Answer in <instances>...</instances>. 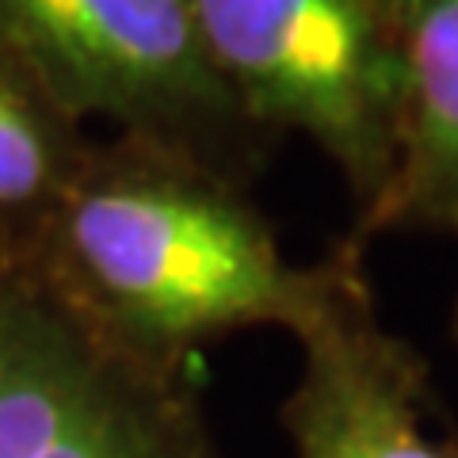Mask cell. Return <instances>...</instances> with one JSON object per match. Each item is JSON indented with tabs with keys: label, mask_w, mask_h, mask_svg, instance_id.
Here are the masks:
<instances>
[{
	"label": "cell",
	"mask_w": 458,
	"mask_h": 458,
	"mask_svg": "<svg viewBox=\"0 0 458 458\" xmlns=\"http://www.w3.org/2000/svg\"><path fill=\"white\" fill-rule=\"evenodd\" d=\"M23 267L114 352L191 370L229 333H294L333 279V252L291 264L245 183L111 134L92 138Z\"/></svg>",
	"instance_id": "6da1fadb"
},
{
	"label": "cell",
	"mask_w": 458,
	"mask_h": 458,
	"mask_svg": "<svg viewBox=\"0 0 458 458\" xmlns=\"http://www.w3.org/2000/svg\"><path fill=\"white\" fill-rule=\"evenodd\" d=\"M0 54L84 126L107 123L245 188L276 149L214 73L188 0H0Z\"/></svg>",
	"instance_id": "7a4b0ae2"
},
{
	"label": "cell",
	"mask_w": 458,
	"mask_h": 458,
	"mask_svg": "<svg viewBox=\"0 0 458 458\" xmlns=\"http://www.w3.org/2000/svg\"><path fill=\"white\" fill-rule=\"evenodd\" d=\"M199 42L267 138L302 134L363 222L397 165L401 65L390 0H188Z\"/></svg>",
	"instance_id": "3957f363"
},
{
	"label": "cell",
	"mask_w": 458,
	"mask_h": 458,
	"mask_svg": "<svg viewBox=\"0 0 458 458\" xmlns=\"http://www.w3.org/2000/svg\"><path fill=\"white\" fill-rule=\"evenodd\" d=\"M0 458H225L191 370L114 352L0 264Z\"/></svg>",
	"instance_id": "277c9868"
},
{
	"label": "cell",
	"mask_w": 458,
	"mask_h": 458,
	"mask_svg": "<svg viewBox=\"0 0 458 458\" xmlns=\"http://www.w3.org/2000/svg\"><path fill=\"white\" fill-rule=\"evenodd\" d=\"M291 336L302 367L279 424L294 458H458L424 355L382 325L352 237L333 249V279Z\"/></svg>",
	"instance_id": "5b68a950"
},
{
	"label": "cell",
	"mask_w": 458,
	"mask_h": 458,
	"mask_svg": "<svg viewBox=\"0 0 458 458\" xmlns=\"http://www.w3.org/2000/svg\"><path fill=\"white\" fill-rule=\"evenodd\" d=\"M401 65L397 165L382 203L355 222L367 245L390 229H439L458 222V0H390Z\"/></svg>",
	"instance_id": "8992f818"
},
{
	"label": "cell",
	"mask_w": 458,
	"mask_h": 458,
	"mask_svg": "<svg viewBox=\"0 0 458 458\" xmlns=\"http://www.w3.org/2000/svg\"><path fill=\"white\" fill-rule=\"evenodd\" d=\"M92 134L0 54V264H27Z\"/></svg>",
	"instance_id": "52a82bcc"
},
{
	"label": "cell",
	"mask_w": 458,
	"mask_h": 458,
	"mask_svg": "<svg viewBox=\"0 0 458 458\" xmlns=\"http://www.w3.org/2000/svg\"><path fill=\"white\" fill-rule=\"evenodd\" d=\"M451 233L458 237V222H454V229H451ZM454 340H458V306H454Z\"/></svg>",
	"instance_id": "ba28073f"
}]
</instances>
